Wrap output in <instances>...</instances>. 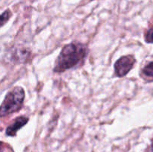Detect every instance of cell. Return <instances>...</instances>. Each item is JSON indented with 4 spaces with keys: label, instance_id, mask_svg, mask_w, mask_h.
I'll list each match as a JSON object with an SVG mask.
<instances>
[{
    "label": "cell",
    "instance_id": "obj_5",
    "mask_svg": "<svg viewBox=\"0 0 153 152\" xmlns=\"http://www.w3.org/2000/svg\"><path fill=\"white\" fill-rule=\"evenodd\" d=\"M142 74L146 77L153 79V61L148 63L141 70Z\"/></svg>",
    "mask_w": 153,
    "mask_h": 152
},
{
    "label": "cell",
    "instance_id": "obj_8",
    "mask_svg": "<svg viewBox=\"0 0 153 152\" xmlns=\"http://www.w3.org/2000/svg\"><path fill=\"white\" fill-rule=\"evenodd\" d=\"M4 143L3 142L0 141V152L4 151Z\"/></svg>",
    "mask_w": 153,
    "mask_h": 152
},
{
    "label": "cell",
    "instance_id": "obj_3",
    "mask_svg": "<svg viewBox=\"0 0 153 152\" xmlns=\"http://www.w3.org/2000/svg\"><path fill=\"white\" fill-rule=\"evenodd\" d=\"M135 63L136 59L133 55H127L120 57L114 65V75L117 77H124L132 69Z\"/></svg>",
    "mask_w": 153,
    "mask_h": 152
},
{
    "label": "cell",
    "instance_id": "obj_2",
    "mask_svg": "<svg viewBox=\"0 0 153 152\" xmlns=\"http://www.w3.org/2000/svg\"><path fill=\"white\" fill-rule=\"evenodd\" d=\"M25 98V90L21 86H15L9 91L0 105V118L20 110L23 107Z\"/></svg>",
    "mask_w": 153,
    "mask_h": 152
},
{
    "label": "cell",
    "instance_id": "obj_6",
    "mask_svg": "<svg viewBox=\"0 0 153 152\" xmlns=\"http://www.w3.org/2000/svg\"><path fill=\"white\" fill-rule=\"evenodd\" d=\"M12 16V13L9 9L6 10L3 12L1 14H0V28L4 26L6 23L9 21Z\"/></svg>",
    "mask_w": 153,
    "mask_h": 152
},
{
    "label": "cell",
    "instance_id": "obj_7",
    "mask_svg": "<svg viewBox=\"0 0 153 152\" xmlns=\"http://www.w3.org/2000/svg\"><path fill=\"white\" fill-rule=\"evenodd\" d=\"M145 42L147 43H153V25L150 27L144 34Z\"/></svg>",
    "mask_w": 153,
    "mask_h": 152
},
{
    "label": "cell",
    "instance_id": "obj_9",
    "mask_svg": "<svg viewBox=\"0 0 153 152\" xmlns=\"http://www.w3.org/2000/svg\"><path fill=\"white\" fill-rule=\"evenodd\" d=\"M146 152H153V141H152V144H151V145L149 146V148H148L147 151Z\"/></svg>",
    "mask_w": 153,
    "mask_h": 152
},
{
    "label": "cell",
    "instance_id": "obj_10",
    "mask_svg": "<svg viewBox=\"0 0 153 152\" xmlns=\"http://www.w3.org/2000/svg\"><path fill=\"white\" fill-rule=\"evenodd\" d=\"M91 1H93V0H91Z\"/></svg>",
    "mask_w": 153,
    "mask_h": 152
},
{
    "label": "cell",
    "instance_id": "obj_1",
    "mask_svg": "<svg viewBox=\"0 0 153 152\" xmlns=\"http://www.w3.org/2000/svg\"><path fill=\"white\" fill-rule=\"evenodd\" d=\"M88 54V46L85 43L73 41L66 45L62 48L55 61L53 72L62 73L78 66L84 62Z\"/></svg>",
    "mask_w": 153,
    "mask_h": 152
},
{
    "label": "cell",
    "instance_id": "obj_4",
    "mask_svg": "<svg viewBox=\"0 0 153 152\" xmlns=\"http://www.w3.org/2000/svg\"><path fill=\"white\" fill-rule=\"evenodd\" d=\"M29 121V118L25 116H20L15 119L13 122L10 125L7 127L5 131V134L7 137H15L18 131L23 128L28 122Z\"/></svg>",
    "mask_w": 153,
    "mask_h": 152
}]
</instances>
